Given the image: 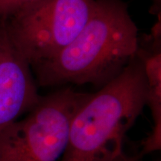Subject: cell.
Returning a JSON list of instances; mask_svg holds the SVG:
<instances>
[{
    "mask_svg": "<svg viewBox=\"0 0 161 161\" xmlns=\"http://www.w3.org/2000/svg\"><path fill=\"white\" fill-rule=\"evenodd\" d=\"M138 29L122 0H95L87 23L75 40L35 67L37 83L103 86L136 58Z\"/></svg>",
    "mask_w": 161,
    "mask_h": 161,
    "instance_id": "cell-1",
    "label": "cell"
},
{
    "mask_svg": "<svg viewBox=\"0 0 161 161\" xmlns=\"http://www.w3.org/2000/svg\"><path fill=\"white\" fill-rule=\"evenodd\" d=\"M148 86L137 56L92 93L74 116L60 161H116L126 133L146 105Z\"/></svg>",
    "mask_w": 161,
    "mask_h": 161,
    "instance_id": "cell-2",
    "label": "cell"
},
{
    "mask_svg": "<svg viewBox=\"0 0 161 161\" xmlns=\"http://www.w3.org/2000/svg\"><path fill=\"white\" fill-rule=\"evenodd\" d=\"M92 94L71 88L41 97L27 116L0 134V161H57L74 116Z\"/></svg>",
    "mask_w": 161,
    "mask_h": 161,
    "instance_id": "cell-3",
    "label": "cell"
},
{
    "mask_svg": "<svg viewBox=\"0 0 161 161\" xmlns=\"http://www.w3.org/2000/svg\"><path fill=\"white\" fill-rule=\"evenodd\" d=\"M95 0H43L5 19L14 43L30 66L55 57L87 23Z\"/></svg>",
    "mask_w": 161,
    "mask_h": 161,
    "instance_id": "cell-4",
    "label": "cell"
},
{
    "mask_svg": "<svg viewBox=\"0 0 161 161\" xmlns=\"http://www.w3.org/2000/svg\"><path fill=\"white\" fill-rule=\"evenodd\" d=\"M0 19V134L36 106L42 96L30 70Z\"/></svg>",
    "mask_w": 161,
    "mask_h": 161,
    "instance_id": "cell-5",
    "label": "cell"
},
{
    "mask_svg": "<svg viewBox=\"0 0 161 161\" xmlns=\"http://www.w3.org/2000/svg\"><path fill=\"white\" fill-rule=\"evenodd\" d=\"M136 56L142 62L146 75L148 95L146 103L161 102V52L160 46L152 52L139 49Z\"/></svg>",
    "mask_w": 161,
    "mask_h": 161,
    "instance_id": "cell-6",
    "label": "cell"
},
{
    "mask_svg": "<svg viewBox=\"0 0 161 161\" xmlns=\"http://www.w3.org/2000/svg\"><path fill=\"white\" fill-rule=\"evenodd\" d=\"M43 0H0V19H7L18 12Z\"/></svg>",
    "mask_w": 161,
    "mask_h": 161,
    "instance_id": "cell-7",
    "label": "cell"
},
{
    "mask_svg": "<svg viewBox=\"0 0 161 161\" xmlns=\"http://www.w3.org/2000/svg\"><path fill=\"white\" fill-rule=\"evenodd\" d=\"M126 159H127V157L123 154L122 156L119 157V158L116 161H126Z\"/></svg>",
    "mask_w": 161,
    "mask_h": 161,
    "instance_id": "cell-8",
    "label": "cell"
},
{
    "mask_svg": "<svg viewBox=\"0 0 161 161\" xmlns=\"http://www.w3.org/2000/svg\"><path fill=\"white\" fill-rule=\"evenodd\" d=\"M153 1L154 2V3H155V4L157 5H160V0H153Z\"/></svg>",
    "mask_w": 161,
    "mask_h": 161,
    "instance_id": "cell-9",
    "label": "cell"
},
{
    "mask_svg": "<svg viewBox=\"0 0 161 161\" xmlns=\"http://www.w3.org/2000/svg\"><path fill=\"white\" fill-rule=\"evenodd\" d=\"M126 161H139V160H133V159H130V158H128V157H127Z\"/></svg>",
    "mask_w": 161,
    "mask_h": 161,
    "instance_id": "cell-10",
    "label": "cell"
}]
</instances>
